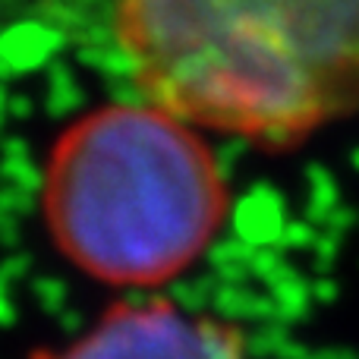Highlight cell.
Returning <instances> with one entry per match:
<instances>
[{
	"label": "cell",
	"instance_id": "obj_15",
	"mask_svg": "<svg viewBox=\"0 0 359 359\" xmlns=\"http://www.w3.org/2000/svg\"><path fill=\"white\" fill-rule=\"evenodd\" d=\"M4 114H6V95H4V88H0V120H4Z\"/></svg>",
	"mask_w": 359,
	"mask_h": 359
},
{
	"label": "cell",
	"instance_id": "obj_2",
	"mask_svg": "<svg viewBox=\"0 0 359 359\" xmlns=\"http://www.w3.org/2000/svg\"><path fill=\"white\" fill-rule=\"evenodd\" d=\"M111 44L139 98L205 136L290 151L331 123L280 0H126Z\"/></svg>",
	"mask_w": 359,
	"mask_h": 359
},
{
	"label": "cell",
	"instance_id": "obj_3",
	"mask_svg": "<svg viewBox=\"0 0 359 359\" xmlns=\"http://www.w3.org/2000/svg\"><path fill=\"white\" fill-rule=\"evenodd\" d=\"M35 359H249L246 331L161 293H130L60 353Z\"/></svg>",
	"mask_w": 359,
	"mask_h": 359
},
{
	"label": "cell",
	"instance_id": "obj_5",
	"mask_svg": "<svg viewBox=\"0 0 359 359\" xmlns=\"http://www.w3.org/2000/svg\"><path fill=\"white\" fill-rule=\"evenodd\" d=\"M60 41L63 35L57 25L41 22V19H25V22L0 29V57L10 63L13 76H22L44 67L48 57L60 48Z\"/></svg>",
	"mask_w": 359,
	"mask_h": 359
},
{
	"label": "cell",
	"instance_id": "obj_10",
	"mask_svg": "<svg viewBox=\"0 0 359 359\" xmlns=\"http://www.w3.org/2000/svg\"><path fill=\"white\" fill-rule=\"evenodd\" d=\"M0 158H29V142L19 136H10L0 142Z\"/></svg>",
	"mask_w": 359,
	"mask_h": 359
},
{
	"label": "cell",
	"instance_id": "obj_13",
	"mask_svg": "<svg viewBox=\"0 0 359 359\" xmlns=\"http://www.w3.org/2000/svg\"><path fill=\"white\" fill-rule=\"evenodd\" d=\"M13 318H16V312H13V303H10V293H6V287L0 284V328H10Z\"/></svg>",
	"mask_w": 359,
	"mask_h": 359
},
{
	"label": "cell",
	"instance_id": "obj_14",
	"mask_svg": "<svg viewBox=\"0 0 359 359\" xmlns=\"http://www.w3.org/2000/svg\"><path fill=\"white\" fill-rule=\"evenodd\" d=\"M6 79H13V69H10V63L0 57V82H6Z\"/></svg>",
	"mask_w": 359,
	"mask_h": 359
},
{
	"label": "cell",
	"instance_id": "obj_6",
	"mask_svg": "<svg viewBox=\"0 0 359 359\" xmlns=\"http://www.w3.org/2000/svg\"><path fill=\"white\" fill-rule=\"evenodd\" d=\"M0 186H13L35 196L44 186V170L32 158H0Z\"/></svg>",
	"mask_w": 359,
	"mask_h": 359
},
{
	"label": "cell",
	"instance_id": "obj_11",
	"mask_svg": "<svg viewBox=\"0 0 359 359\" xmlns=\"http://www.w3.org/2000/svg\"><path fill=\"white\" fill-rule=\"evenodd\" d=\"M16 240H19L16 217H10V215H4V211H0V246H13Z\"/></svg>",
	"mask_w": 359,
	"mask_h": 359
},
{
	"label": "cell",
	"instance_id": "obj_7",
	"mask_svg": "<svg viewBox=\"0 0 359 359\" xmlns=\"http://www.w3.org/2000/svg\"><path fill=\"white\" fill-rule=\"evenodd\" d=\"M35 208V196L22 189H13V186H0V211L10 217H22Z\"/></svg>",
	"mask_w": 359,
	"mask_h": 359
},
{
	"label": "cell",
	"instance_id": "obj_8",
	"mask_svg": "<svg viewBox=\"0 0 359 359\" xmlns=\"http://www.w3.org/2000/svg\"><path fill=\"white\" fill-rule=\"evenodd\" d=\"M35 297H38V303H41L48 312L60 309V303H63V284L57 278H38L35 280Z\"/></svg>",
	"mask_w": 359,
	"mask_h": 359
},
{
	"label": "cell",
	"instance_id": "obj_12",
	"mask_svg": "<svg viewBox=\"0 0 359 359\" xmlns=\"http://www.w3.org/2000/svg\"><path fill=\"white\" fill-rule=\"evenodd\" d=\"M29 111H32V104L25 95H10V98H6V114H10V117H29Z\"/></svg>",
	"mask_w": 359,
	"mask_h": 359
},
{
	"label": "cell",
	"instance_id": "obj_4",
	"mask_svg": "<svg viewBox=\"0 0 359 359\" xmlns=\"http://www.w3.org/2000/svg\"><path fill=\"white\" fill-rule=\"evenodd\" d=\"M331 123L359 114V0H280Z\"/></svg>",
	"mask_w": 359,
	"mask_h": 359
},
{
	"label": "cell",
	"instance_id": "obj_9",
	"mask_svg": "<svg viewBox=\"0 0 359 359\" xmlns=\"http://www.w3.org/2000/svg\"><path fill=\"white\" fill-rule=\"evenodd\" d=\"M29 268H32V259L29 255H22V252H13V255H6L4 262H0V284H13V280H22L25 274H29Z\"/></svg>",
	"mask_w": 359,
	"mask_h": 359
},
{
	"label": "cell",
	"instance_id": "obj_1",
	"mask_svg": "<svg viewBox=\"0 0 359 359\" xmlns=\"http://www.w3.org/2000/svg\"><path fill=\"white\" fill-rule=\"evenodd\" d=\"M41 205L79 271L155 293L205 259L233 196L202 130L142 98H114L57 139Z\"/></svg>",
	"mask_w": 359,
	"mask_h": 359
}]
</instances>
